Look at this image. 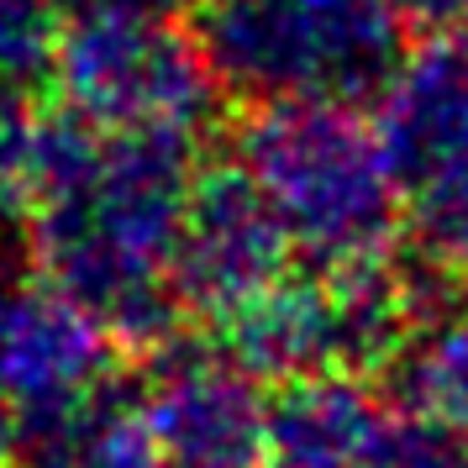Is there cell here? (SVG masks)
<instances>
[{"label": "cell", "mask_w": 468, "mask_h": 468, "mask_svg": "<svg viewBox=\"0 0 468 468\" xmlns=\"http://www.w3.org/2000/svg\"><path fill=\"white\" fill-rule=\"evenodd\" d=\"M195 143L174 127H95L74 106L37 116L32 263L137 353L185 332L169 258L200 174Z\"/></svg>", "instance_id": "cell-1"}, {"label": "cell", "mask_w": 468, "mask_h": 468, "mask_svg": "<svg viewBox=\"0 0 468 468\" xmlns=\"http://www.w3.org/2000/svg\"><path fill=\"white\" fill-rule=\"evenodd\" d=\"M237 164L274 206L290 248L316 269H358L389 253L400 190L379 132L332 101H258L237 122Z\"/></svg>", "instance_id": "cell-2"}, {"label": "cell", "mask_w": 468, "mask_h": 468, "mask_svg": "<svg viewBox=\"0 0 468 468\" xmlns=\"http://www.w3.org/2000/svg\"><path fill=\"white\" fill-rule=\"evenodd\" d=\"M195 43L221 95L374 106L405 64L389 0H206Z\"/></svg>", "instance_id": "cell-3"}, {"label": "cell", "mask_w": 468, "mask_h": 468, "mask_svg": "<svg viewBox=\"0 0 468 468\" xmlns=\"http://www.w3.org/2000/svg\"><path fill=\"white\" fill-rule=\"evenodd\" d=\"M53 85L95 127H174L200 137L221 106L195 32L137 11L64 22Z\"/></svg>", "instance_id": "cell-4"}, {"label": "cell", "mask_w": 468, "mask_h": 468, "mask_svg": "<svg viewBox=\"0 0 468 468\" xmlns=\"http://www.w3.org/2000/svg\"><path fill=\"white\" fill-rule=\"evenodd\" d=\"M374 106V132L416 242L468 263V37L421 43Z\"/></svg>", "instance_id": "cell-5"}, {"label": "cell", "mask_w": 468, "mask_h": 468, "mask_svg": "<svg viewBox=\"0 0 468 468\" xmlns=\"http://www.w3.org/2000/svg\"><path fill=\"white\" fill-rule=\"evenodd\" d=\"M143 405L164 463L263 468V389L221 337L174 332L148 353Z\"/></svg>", "instance_id": "cell-6"}, {"label": "cell", "mask_w": 468, "mask_h": 468, "mask_svg": "<svg viewBox=\"0 0 468 468\" xmlns=\"http://www.w3.org/2000/svg\"><path fill=\"white\" fill-rule=\"evenodd\" d=\"M290 253L295 248L279 227L274 206L263 200V190L242 164L195 174L169 258L185 311H206V316L237 311L242 300L269 290L290 269Z\"/></svg>", "instance_id": "cell-7"}, {"label": "cell", "mask_w": 468, "mask_h": 468, "mask_svg": "<svg viewBox=\"0 0 468 468\" xmlns=\"http://www.w3.org/2000/svg\"><path fill=\"white\" fill-rule=\"evenodd\" d=\"M11 468H164L148 426L143 379L106 374L69 400L5 410Z\"/></svg>", "instance_id": "cell-8"}, {"label": "cell", "mask_w": 468, "mask_h": 468, "mask_svg": "<svg viewBox=\"0 0 468 468\" xmlns=\"http://www.w3.org/2000/svg\"><path fill=\"white\" fill-rule=\"evenodd\" d=\"M221 347L258 384L342 374V321L332 274H279L269 290L221 316Z\"/></svg>", "instance_id": "cell-9"}, {"label": "cell", "mask_w": 468, "mask_h": 468, "mask_svg": "<svg viewBox=\"0 0 468 468\" xmlns=\"http://www.w3.org/2000/svg\"><path fill=\"white\" fill-rule=\"evenodd\" d=\"M111 337L85 305L58 295L53 284H27L22 305L5 332L0 353V400L43 405L69 400L111 374Z\"/></svg>", "instance_id": "cell-10"}, {"label": "cell", "mask_w": 468, "mask_h": 468, "mask_svg": "<svg viewBox=\"0 0 468 468\" xmlns=\"http://www.w3.org/2000/svg\"><path fill=\"white\" fill-rule=\"evenodd\" d=\"M384 426L363 374H305L263 400V468H358Z\"/></svg>", "instance_id": "cell-11"}, {"label": "cell", "mask_w": 468, "mask_h": 468, "mask_svg": "<svg viewBox=\"0 0 468 468\" xmlns=\"http://www.w3.org/2000/svg\"><path fill=\"white\" fill-rule=\"evenodd\" d=\"M384 384L405 405V416H431L468 431V305L416 326L389 358Z\"/></svg>", "instance_id": "cell-12"}, {"label": "cell", "mask_w": 468, "mask_h": 468, "mask_svg": "<svg viewBox=\"0 0 468 468\" xmlns=\"http://www.w3.org/2000/svg\"><path fill=\"white\" fill-rule=\"evenodd\" d=\"M64 16L53 0H0V90L37 95L58 69Z\"/></svg>", "instance_id": "cell-13"}, {"label": "cell", "mask_w": 468, "mask_h": 468, "mask_svg": "<svg viewBox=\"0 0 468 468\" xmlns=\"http://www.w3.org/2000/svg\"><path fill=\"white\" fill-rule=\"evenodd\" d=\"M37 190V111L32 95L0 90V227L32 211Z\"/></svg>", "instance_id": "cell-14"}, {"label": "cell", "mask_w": 468, "mask_h": 468, "mask_svg": "<svg viewBox=\"0 0 468 468\" xmlns=\"http://www.w3.org/2000/svg\"><path fill=\"white\" fill-rule=\"evenodd\" d=\"M358 468H468V442L458 426H442L431 416H400L379 426Z\"/></svg>", "instance_id": "cell-15"}, {"label": "cell", "mask_w": 468, "mask_h": 468, "mask_svg": "<svg viewBox=\"0 0 468 468\" xmlns=\"http://www.w3.org/2000/svg\"><path fill=\"white\" fill-rule=\"evenodd\" d=\"M410 37H463L468 32V0H389Z\"/></svg>", "instance_id": "cell-16"}, {"label": "cell", "mask_w": 468, "mask_h": 468, "mask_svg": "<svg viewBox=\"0 0 468 468\" xmlns=\"http://www.w3.org/2000/svg\"><path fill=\"white\" fill-rule=\"evenodd\" d=\"M32 242L11 232V227H0V353H5V332H11V316H16V305H22L27 284H32Z\"/></svg>", "instance_id": "cell-17"}, {"label": "cell", "mask_w": 468, "mask_h": 468, "mask_svg": "<svg viewBox=\"0 0 468 468\" xmlns=\"http://www.w3.org/2000/svg\"><path fill=\"white\" fill-rule=\"evenodd\" d=\"M0 458H5V416H0Z\"/></svg>", "instance_id": "cell-18"}, {"label": "cell", "mask_w": 468, "mask_h": 468, "mask_svg": "<svg viewBox=\"0 0 468 468\" xmlns=\"http://www.w3.org/2000/svg\"><path fill=\"white\" fill-rule=\"evenodd\" d=\"M169 468H174V463H169Z\"/></svg>", "instance_id": "cell-19"}]
</instances>
